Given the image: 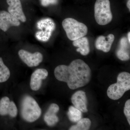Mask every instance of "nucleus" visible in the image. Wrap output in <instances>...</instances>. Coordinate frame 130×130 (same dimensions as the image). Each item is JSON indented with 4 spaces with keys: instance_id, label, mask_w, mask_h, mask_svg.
I'll list each match as a JSON object with an SVG mask.
<instances>
[{
    "instance_id": "13",
    "label": "nucleus",
    "mask_w": 130,
    "mask_h": 130,
    "mask_svg": "<svg viewBox=\"0 0 130 130\" xmlns=\"http://www.w3.org/2000/svg\"><path fill=\"white\" fill-rule=\"evenodd\" d=\"M114 40L115 36L113 34H109L107 37L100 36L96 41V48L98 50L108 53L111 50Z\"/></svg>"
},
{
    "instance_id": "21",
    "label": "nucleus",
    "mask_w": 130,
    "mask_h": 130,
    "mask_svg": "<svg viewBox=\"0 0 130 130\" xmlns=\"http://www.w3.org/2000/svg\"><path fill=\"white\" fill-rule=\"evenodd\" d=\"M41 4L43 6H47L50 5H54L58 2V0H41Z\"/></svg>"
},
{
    "instance_id": "8",
    "label": "nucleus",
    "mask_w": 130,
    "mask_h": 130,
    "mask_svg": "<svg viewBox=\"0 0 130 130\" xmlns=\"http://www.w3.org/2000/svg\"><path fill=\"white\" fill-rule=\"evenodd\" d=\"M18 114V109L14 102L11 101L7 96L2 98L0 100V115H9L15 118Z\"/></svg>"
},
{
    "instance_id": "22",
    "label": "nucleus",
    "mask_w": 130,
    "mask_h": 130,
    "mask_svg": "<svg viewBox=\"0 0 130 130\" xmlns=\"http://www.w3.org/2000/svg\"><path fill=\"white\" fill-rule=\"evenodd\" d=\"M127 6L129 10H130V0H128L127 3Z\"/></svg>"
},
{
    "instance_id": "20",
    "label": "nucleus",
    "mask_w": 130,
    "mask_h": 130,
    "mask_svg": "<svg viewBox=\"0 0 130 130\" xmlns=\"http://www.w3.org/2000/svg\"><path fill=\"white\" fill-rule=\"evenodd\" d=\"M124 113L130 125V100L129 99L126 102L124 109Z\"/></svg>"
},
{
    "instance_id": "12",
    "label": "nucleus",
    "mask_w": 130,
    "mask_h": 130,
    "mask_svg": "<svg viewBox=\"0 0 130 130\" xmlns=\"http://www.w3.org/2000/svg\"><path fill=\"white\" fill-rule=\"evenodd\" d=\"M7 2L9 5L8 12L19 20L25 22L26 18L23 12L20 0H7Z\"/></svg>"
},
{
    "instance_id": "5",
    "label": "nucleus",
    "mask_w": 130,
    "mask_h": 130,
    "mask_svg": "<svg viewBox=\"0 0 130 130\" xmlns=\"http://www.w3.org/2000/svg\"><path fill=\"white\" fill-rule=\"evenodd\" d=\"M94 16L96 23L105 25L111 21L112 14L109 0H96L94 6Z\"/></svg>"
},
{
    "instance_id": "17",
    "label": "nucleus",
    "mask_w": 130,
    "mask_h": 130,
    "mask_svg": "<svg viewBox=\"0 0 130 130\" xmlns=\"http://www.w3.org/2000/svg\"><path fill=\"white\" fill-rule=\"evenodd\" d=\"M67 115L70 120L73 123H77L82 118V112L73 106L69 108Z\"/></svg>"
},
{
    "instance_id": "7",
    "label": "nucleus",
    "mask_w": 130,
    "mask_h": 130,
    "mask_svg": "<svg viewBox=\"0 0 130 130\" xmlns=\"http://www.w3.org/2000/svg\"><path fill=\"white\" fill-rule=\"evenodd\" d=\"M18 54L21 60L29 67L37 66L43 59V56L40 52L32 54L23 50H21L19 51Z\"/></svg>"
},
{
    "instance_id": "19",
    "label": "nucleus",
    "mask_w": 130,
    "mask_h": 130,
    "mask_svg": "<svg viewBox=\"0 0 130 130\" xmlns=\"http://www.w3.org/2000/svg\"><path fill=\"white\" fill-rule=\"evenodd\" d=\"M10 76L9 69L3 63L2 58H0V83L7 81Z\"/></svg>"
},
{
    "instance_id": "1",
    "label": "nucleus",
    "mask_w": 130,
    "mask_h": 130,
    "mask_svg": "<svg viewBox=\"0 0 130 130\" xmlns=\"http://www.w3.org/2000/svg\"><path fill=\"white\" fill-rule=\"evenodd\" d=\"M54 75L58 80L67 83L72 90L86 86L91 78L90 68L83 60L77 59L68 66L61 65L54 70Z\"/></svg>"
},
{
    "instance_id": "14",
    "label": "nucleus",
    "mask_w": 130,
    "mask_h": 130,
    "mask_svg": "<svg viewBox=\"0 0 130 130\" xmlns=\"http://www.w3.org/2000/svg\"><path fill=\"white\" fill-rule=\"evenodd\" d=\"M117 57L122 61L130 59V43L126 37H123L120 41L119 45L116 52Z\"/></svg>"
},
{
    "instance_id": "23",
    "label": "nucleus",
    "mask_w": 130,
    "mask_h": 130,
    "mask_svg": "<svg viewBox=\"0 0 130 130\" xmlns=\"http://www.w3.org/2000/svg\"><path fill=\"white\" fill-rule=\"evenodd\" d=\"M128 40L129 43H130V32H129L128 34Z\"/></svg>"
},
{
    "instance_id": "15",
    "label": "nucleus",
    "mask_w": 130,
    "mask_h": 130,
    "mask_svg": "<svg viewBox=\"0 0 130 130\" xmlns=\"http://www.w3.org/2000/svg\"><path fill=\"white\" fill-rule=\"evenodd\" d=\"M59 110V106L55 103H52L50 106L44 118V121L49 126H53L59 121V118L56 115Z\"/></svg>"
},
{
    "instance_id": "2",
    "label": "nucleus",
    "mask_w": 130,
    "mask_h": 130,
    "mask_svg": "<svg viewBox=\"0 0 130 130\" xmlns=\"http://www.w3.org/2000/svg\"><path fill=\"white\" fill-rule=\"evenodd\" d=\"M130 89V74L124 72L120 73L117 77L116 83L109 86L107 90V95L112 100H117L121 98L124 93Z\"/></svg>"
},
{
    "instance_id": "11",
    "label": "nucleus",
    "mask_w": 130,
    "mask_h": 130,
    "mask_svg": "<svg viewBox=\"0 0 130 130\" xmlns=\"http://www.w3.org/2000/svg\"><path fill=\"white\" fill-rule=\"evenodd\" d=\"M48 72L46 69H38L33 72L31 77L30 86L32 90H39L41 86L42 80L46 79Z\"/></svg>"
},
{
    "instance_id": "3",
    "label": "nucleus",
    "mask_w": 130,
    "mask_h": 130,
    "mask_svg": "<svg viewBox=\"0 0 130 130\" xmlns=\"http://www.w3.org/2000/svg\"><path fill=\"white\" fill-rule=\"evenodd\" d=\"M21 113L23 118L29 123L36 121L40 118L42 110L36 100L30 96L24 97L21 104Z\"/></svg>"
},
{
    "instance_id": "9",
    "label": "nucleus",
    "mask_w": 130,
    "mask_h": 130,
    "mask_svg": "<svg viewBox=\"0 0 130 130\" xmlns=\"http://www.w3.org/2000/svg\"><path fill=\"white\" fill-rule=\"evenodd\" d=\"M20 25L19 20L9 12L3 11L0 12V28L3 31H7L12 26H18Z\"/></svg>"
},
{
    "instance_id": "18",
    "label": "nucleus",
    "mask_w": 130,
    "mask_h": 130,
    "mask_svg": "<svg viewBox=\"0 0 130 130\" xmlns=\"http://www.w3.org/2000/svg\"><path fill=\"white\" fill-rule=\"evenodd\" d=\"M91 121L87 118L81 119L76 125H73L69 129L70 130H88L89 129Z\"/></svg>"
},
{
    "instance_id": "10",
    "label": "nucleus",
    "mask_w": 130,
    "mask_h": 130,
    "mask_svg": "<svg viewBox=\"0 0 130 130\" xmlns=\"http://www.w3.org/2000/svg\"><path fill=\"white\" fill-rule=\"evenodd\" d=\"M71 100L74 107L77 109L83 112H88V100L85 92L82 90L78 91L73 95Z\"/></svg>"
},
{
    "instance_id": "4",
    "label": "nucleus",
    "mask_w": 130,
    "mask_h": 130,
    "mask_svg": "<svg viewBox=\"0 0 130 130\" xmlns=\"http://www.w3.org/2000/svg\"><path fill=\"white\" fill-rule=\"evenodd\" d=\"M62 26L67 37L71 41L84 37L88 33V28L85 24L72 18L63 20Z\"/></svg>"
},
{
    "instance_id": "16",
    "label": "nucleus",
    "mask_w": 130,
    "mask_h": 130,
    "mask_svg": "<svg viewBox=\"0 0 130 130\" xmlns=\"http://www.w3.org/2000/svg\"><path fill=\"white\" fill-rule=\"evenodd\" d=\"M73 44L74 46L77 47V51L80 53L82 55L86 56L90 51L89 40L87 38H80L73 41Z\"/></svg>"
},
{
    "instance_id": "6",
    "label": "nucleus",
    "mask_w": 130,
    "mask_h": 130,
    "mask_svg": "<svg viewBox=\"0 0 130 130\" xmlns=\"http://www.w3.org/2000/svg\"><path fill=\"white\" fill-rule=\"evenodd\" d=\"M37 27L39 30L36 34V37L41 41L46 42L51 37L56 25L51 19L46 18L38 21Z\"/></svg>"
}]
</instances>
